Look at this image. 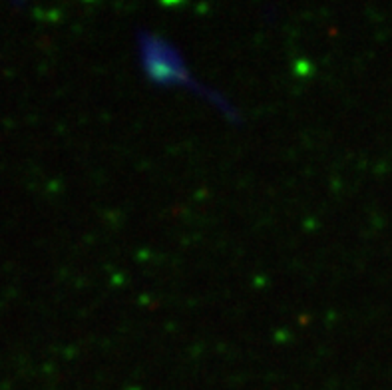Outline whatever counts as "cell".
<instances>
[{"mask_svg": "<svg viewBox=\"0 0 392 390\" xmlns=\"http://www.w3.org/2000/svg\"><path fill=\"white\" fill-rule=\"evenodd\" d=\"M136 50L142 74L148 78L151 84L163 86V88H185L193 94L202 96L209 104L215 105L223 116L229 122H239V112L235 110L231 102H227L223 94L217 90L203 86L193 72L190 70L188 62L183 60L181 52L168 42L163 36L154 32L139 28L136 32Z\"/></svg>", "mask_w": 392, "mask_h": 390, "instance_id": "6da1fadb", "label": "cell"}]
</instances>
